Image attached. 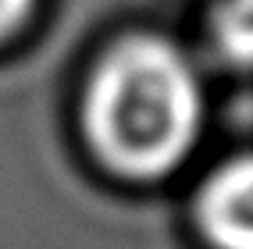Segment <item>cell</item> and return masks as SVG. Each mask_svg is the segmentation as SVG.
Listing matches in <instances>:
<instances>
[{"mask_svg": "<svg viewBox=\"0 0 253 249\" xmlns=\"http://www.w3.org/2000/svg\"><path fill=\"white\" fill-rule=\"evenodd\" d=\"M200 82L178 46L128 36L89 75L82 125L93 153L128 178H161L189 157L200 132Z\"/></svg>", "mask_w": 253, "mask_h": 249, "instance_id": "6da1fadb", "label": "cell"}, {"mask_svg": "<svg viewBox=\"0 0 253 249\" xmlns=\"http://www.w3.org/2000/svg\"><path fill=\"white\" fill-rule=\"evenodd\" d=\"M196 224L214 249H253V153L221 164L204 181Z\"/></svg>", "mask_w": 253, "mask_h": 249, "instance_id": "7a4b0ae2", "label": "cell"}, {"mask_svg": "<svg viewBox=\"0 0 253 249\" xmlns=\"http://www.w3.org/2000/svg\"><path fill=\"white\" fill-rule=\"evenodd\" d=\"M211 36L225 61L253 68V0H221L211 18Z\"/></svg>", "mask_w": 253, "mask_h": 249, "instance_id": "3957f363", "label": "cell"}, {"mask_svg": "<svg viewBox=\"0 0 253 249\" xmlns=\"http://www.w3.org/2000/svg\"><path fill=\"white\" fill-rule=\"evenodd\" d=\"M32 7H36V0H0V43L11 39L29 22Z\"/></svg>", "mask_w": 253, "mask_h": 249, "instance_id": "277c9868", "label": "cell"}]
</instances>
